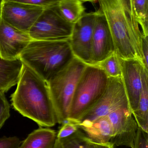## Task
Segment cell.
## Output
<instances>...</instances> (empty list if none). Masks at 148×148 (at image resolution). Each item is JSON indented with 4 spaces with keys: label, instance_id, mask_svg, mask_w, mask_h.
I'll return each mask as SVG.
<instances>
[{
    "label": "cell",
    "instance_id": "6",
    "mask_svg": "<svg viewBox=\"0 0 148 148\" xmlns=\"http://www.w3.org/2000/svg\"><path fill=\"white\" fill-rule=\"evenodd\" d=\"M74 24L61 14L58 6L44 9L28 33L32 40H53L70 39Z\"/></svg>",
    "mask_w": 148,
    "mask_h": 148
},
{
    "label": "cell",
    "instance_id": "8",
    "mask_svg": "<svg viewBox=\"0 0 148 148\" xmlns=\"http://www.w3.org/2000/svg\"><path fill=\"white\" fill-rule=\"evenodd\" d=\"M97 11L84 13L73 25L70 44L74 57L87 65L91 63L92 41Z\"/></svg>",
    "mask_w": 148,
    "mask_h": 148
},
{
    "label": "cell",
    "instance_id": "23",
    "mask_svg": "<svg viewBox=\"0 0 148 148\" xmlns=\"http://www.w3.org/2000/svg\"><path fill=\"white\" fill-rule=\"evenodd\" d=\"M43 8L58 6L61 0H4Z\"/></svg>",
    "mask_w": 148,
    "mask_h": 148
},
{
    "label": "cell",
    "instance_id": "21",
    "mask_svg": "<svg viewBox=\"0 0 148 148\" xmlns=\"http://www.w3.org/2000/svg\"><path fill=\"white\" fill-rule=\"evenodd\" d=\"M137 21L144 36H148V0H134Z\"/></svg>",
    "mask_w": 148,
    "mask_h": 148
},
{
    "label": "cell",
    "instance_id": "15",
    "mask_svg": "<svg viewBox=\"0 0 148 148\" xmlns=\"http://www.w3.org/2000/svg\"><path fill=\"white\" fill-rule=\"evenodd\" d=\"M22 66L20 59L7 60L0 56V92L5 93L17 84Z\"/></svg>",
    "mask_w": 148,
    "mask_h": 148
},
{
    "label": "cell",
    "instance_id": "27",
    "mask_svg": "<svg viewBox=\"0 0 148 148\" xmlns=\"http://www.w3.org/2000/svg\"><path fill=\"white\" fill-rule=\"evenodd\" d=\"M142 51L143 63L146 68L148 69V36H144L142 38Z\"/></svg>",
    "mask_w": 148,
    "mask_h": 148
},
{
    "label": "cell",
    "instance_id": "1",
    "mask_svg": "<svg viewBox=\"0 0 148 148\" xmlns=\"http://www.w3.org/2000/svg\"><path fill=\"white\" fill-rule=\"evenodd\" d=\"M98 11L110 29L115 52L121 59L136 58L143 63V36L137 21L134 0H97Z\"/></svg>",
    "mask_w": 148,
    "mask_h": 148
},
{
    "label": "cell",
    "instance_id": "3",
    "mask_svg": "<svg viewBox=\"0 0 148 148\" xmlns=\"http://www.w3.org/2000/svg\"><path fill=\"white\" fill-rule=\"evenodd\" d=\"M70 40H32L19 59L47 82L74 57Z\"/></svg>",
    "mask_w": 148,
    "mask_h": 148
},
{
    "label": "cell",
    "instance_id": "19",
    "mask_svg": "<svg viewBox=\"0 0 148 148\" xmlns=\"http://www.w3.org/2000/svg\"><path fill=\"white\" fill-rule=\"evenodd\" d=\"M54 148H92V142L79 129L68 137L56 138Z\"/></svg>",
    "mask_w": 148,
    "mask_h": 148
},
{
    "label": "cell",
    "instance_id": "26",
    "mask_svg": "<svg viewBox=\"0 0 148 148\" xmlns=\"http://www.w3.org/2000/svg\"><path fill=\"white\" fill-rule=\"evenodd\" d=\"M22 142L17 136L0 138V148H19Z\"/></svg>",
    "mask_w": 148,
    "mask_h": 148
},
{
    "label": "cell",
    "instance_id": "13",
    "mask_svg": "<svg viewBox=\"0 0 148 148\" xmlns=\"http://www.w3.org/2000/svg\"><path fill=\"white\" fill-rule=\"evenodd\" d=\"M93 32L91 63L97 65L115 52L114 41L106 19L97 11Z\"/></svg>",
    "mask_w": 148,
    "mask_h": 148
},
{
    "label": "cell",
    "instance_id": "22",
    "mask_svg": "<svg viewBox=\"0 0 148 148\" xmlns=\"http://www.w3.org/2000/svg\"><path fill=\"white\" fill-rule=\"evenodd\" d=\"M79 129L77 122L67 120L62 124L61 127L57 133L56 137L58 139H61L68 137Z\"/></svg>",
    "mask_w": 148,
    "mask_h": 148
},
{
    "label": "cell",
    "instance_id": "4",
    "mask_svg": "<svg viewBox=\"0 0 148 148\" xmlns=\"http://www.w3.org/2000/svg\"><path fill=\"white\" fill-rule=\"evenodd\" d=\"M87 65L74 57L47 82L59 124L68 118L76 85Z\"/></svg>",
    "mask_w": 148,
    "mask_h": 148
},
{
    "label": "cell",
    "instance_id": "11",
    "mask_svg": "<svg viewBox=\"0 0 148 148\" xmlns=\"http://www.w3.org/2000/svg\"><path fill=\"white\" fill-rule=\"evenodd\" d=\"M107 116L113 131L110 142L133 148L138 126L129 106L116 110Z\"/></svg>",
    "mask_w": 148,
    "mask_h": 148
},
{
    "label": "cell",
    "instance_id": "10",
    "mask_svg": "<svg viewBox=\"0 0 148 148\" xmlns=\"http://www.w3.org/2000/svg\"><path fill=\"white\" fill-rule=\"evenodd\" d=\"M44 9L1 0L0 3V18L17 29L28 32Z\"/></svg>",
    "mask_w": 148,
    "mask_h": 148
},
{
    "label": "cell",
    "instance_id": "28",
    "mask_svg": "<svg viewBox=\"0 0 148 148\" xmlns=\"http://www.w3.org/2000/svg\"><path fill=\"white\" fill-rule=\"evenodd\" d=\"M91 142L92 148H114V146L110 142L105 143H97L92 141Z\"/></svg>",
    "mask_w": 148,
    "mask_h": 148
},
{
    "label": "cell",
    "instance_id": "29",
    "mask_svg": "<svg viewBox=\"0 0 148 148\" xmlns=\"http://www.w3.org/2000/svg\"><path fill=\"white\" fill-rule=\"evenodd\" d=\"M82 2H93L95 1H97V0H81Z\"/></svg>",
    "mask_w": 148,
    "mask_h": 148
},
{
    "label": "cell",
    "instance_id": "16",
    "mask_svg": "<svg viewBox=\"0 0 148 148\" xmlns=\"http://www.w3.org/2000/svg\"><path fill=\"white\" fill-rule=\"evenodd\" d=\"M56 136L55 130L39 126L22 142L19 148H54Z\"/></svg>",
    "mask_w": 148,
    "mask_h": 148
},
{
    "label": "cell",
    "instance_id": "9",
    "mask_svg": "<svg viewBox=\"0 0 148 148\" xmlns=\"http://www.w3.org/2000/svg\"><path fill=\"white\" fill-rule=\"evenodd\" d=\"M123 82L131 112L136 109L148 69L143 62L136 58H120Z\"/></svg>",
    "mask_w": 148,
    "mask_h": 148
},
{
    "label": "cell",
    "instance_id": "25",
    "mask_svg": "<svg viewBox=\"0 0 148 148\" xmlns=\"http://www.w3.org/2000/svg\"><path fill=\"white\" fill-rule=\"evenodd\" d=\"M133 148H148V133L138 127Z\"/></svg>",
    "mask_w": 148,
    "mask_h": 148
},
{
    "label": "cell",
    "instance_id": "24",
    "mask_svg": "<svg viewBox=\"0 0 148 148\" xmlns=\"http://www.w3.org/2000/svg\"><path fill=\"white\" fill-rule=\"evenodd\" d=\"M10 107L4 93L0 92V129L10 116Z\"/></svg>",
    "mask_w": 148,
    "mask_h": 148
},
{
    "label": "cell",
    "instance_id": "7",
    "mask_svg": "<svg viewBox=\"0 0 148 148\" xmlns=\"http://www.w3.org/2000/svg\"><path fill=\"white\" fill-rule=\"evenodd\" d=\"M129 106L121 77H109L107 86L101 98L76 122L92 121L100 117L107 116L116 110Z\"/></svg>",
    "mask_w": 148,
    "mask_h": 148
},
{
    "label": "cell",
    "instance_id": "18",
    "mask_svg": "<svg viewBox=\"0 0 148 148\" xmlns=\"http://www.w3.org/2000/svg\"><path fill=\"white\" fill-rule=\"evenodd\" d=\"M58 9L63 17L70 23L74 24L85 13V8L81 0H61Z\"/></svg>",
    "mask_w": 148,
    "mask_h": 148
},
{
    "label": "cell",
    "instance_id": "17",
    "mask_svg": "<svg viewBox=\"0 0 148 148\" xmlns=\"http://www.w3.org/2000/svg\"><path fill=\"white\" fill-rule=\"evenodd\" d=\"M132 113L138 127L148 133V75H146L143 80L137 108Z\"/></svg>",
    "mask_w": 148,
    "mask_h": 148
},
{
    "label": "cell",
    "instance_id": "20",
    "mask_svg": "<svg viewBox=\"0 0 148 148\" xmlns=\"http://www.w3.org/2000/svg\"><path fill=\"white\" fill-rule=\"evenodd\" d=\"M96 65L102 69L109 77H121L120 58L115 52H114L101 62Z\"/></svg>",
    "mask_w": 148,
    "mask_h": 148
},
{
    "label": "cell",
    "instance_id": "5",
    "mask_svg": "<svg viewBox=\"0 0 148 148\" xmlns=\"http://www.w3.org/2000/svg\"><path fill=\"white\" fill-rule=\"evenodd\" d=\"M109 79L98 66L87 65L76 85L67 120L78 121L101 98Z\"/></svg>",
    "mask_w": 148,
    "mask_h": 148
},
{
    "label": "cell",
    "instance_id": "2",
    "mask_svg": "<svg viewBox=\"0 0 148 148\" xmlns=\"http://www.w3.org/2000/svg\"><path fill=\"white\" fill-rule=\"evenodd\" d=\"M17 84L10 97L13 108L39 126H55L57 118L47 82L23 63Z\"/></svg>",
    "mask_w": 148,
    "mask_h": 148
},
{
    "label": "cell",
    "instance_id": "14",
    "mask_svg": "<svg viewBox=\"0 0 148 148\" xmlns=\"http://www.w3.org/2000/svg\"><path fill=\"white\" fill-rule=\"evenodd\" d=\"M79 129L93 142L105 143L109 142L113 131L107 116L97 118L92 121L77 123Z\"/></svg>",
    "mask_w": 148,
    "mask_h": 148
},
{
    "label": "cell",
    "instance_id": "12",
    "mask_svg": "<svg viewBox=\"0 0 148 148\" xmlns=\"http://www.w3.org/2000/svg\"><path fill=\"white\" fill-rule=\"evenodd\" d=\"M32 40L28 32L17 29L0 18V56L3 59H19Z\"/></svg>",
    "mask_w": 148,
    "mask_h": 148
}]
</instances>
